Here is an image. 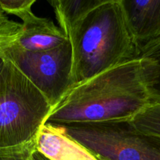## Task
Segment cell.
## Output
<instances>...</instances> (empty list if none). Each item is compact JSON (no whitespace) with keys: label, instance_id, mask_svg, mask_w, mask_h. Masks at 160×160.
<instances>
[{"label":"cell","instance_id":"6da1fadb","mask_svg":"<svg viewBox=\"0 0 160 160\" xmlns=\"http://www.w3.org/2000/svg\"><path fill=\"white\" fill-rule=\"evenodd\" d=\"M150 103L141 60L135 58L74 85L45 123L64 127L131 120Z\"/></svg>","mask_w":160,"mask_h":160},{"label":"cell","instance_id":"52a82bcc","mask_svg":"<svg viewBox=\"0 0 160 160\" xmlns=\"http://www.w3.org/2000/svg\"><path fill=\"white\" fill-rule=\"evenodd\" d=\"M36 152L48 160H98L66 133L64 127L45 123L35 139Z\"/></svg>","mask_w":160,"mask_h":160},{"label":"cell","instance_id":"ba28073f","mask_svg":"<svg viewBox=\"0 0 160 160\" xmlns=\"http://www.w3.org/2000/svg\"><path fill=\"white\" fill-rule=\"evenodd\" d=\"M22 29L16 45L27 51H46L68 41L59 27L51 20L31 12L22 19Z\"/></svg>","mask_w":160,"mask_h":160},{"label":"cell","instance_id":"277c9868","mask_svg":"<svg viewBox=\"0 0 160 160\" xmlns=\"http://www.w3.org/2000/svg\"><path fill=\"white\" fill-rule=\"evenodd\" d=\"M64 128L98 160H160V138L139 131L130 120Z\"/></svg>","mask_w":160,"mask_h":160},{"label":"cell","instance_id":"9a60e30c","mask_svg":"<svg viewBox=\"0 0 160 160\" xmlns=\"http://www.w3.org/2000/svg\"><path fill=\"white\" fill-rule=\"evenodd\" d=\"M6 58L5 56L4 53H3V48L0 46V73L3 71V68H4L5 65H6Z\"/></svg>","mask_w":160,"mask_h":160},{"label":"cell","instance_id":"7c38bea8","mask_svg":"<svg viewBox=\"0 0 160 160\" xmlns=\"http://www.w3.org/2000/svg\"><path fill=\"white\" fill-rule=\"evenodd\" d=\"M35 141L14 148L0 149V160H34Z\"/></svg>","mask_w":160,"mask_h":160},{"label":"cell","instance_id":"5bb4252c","mask_svg":"<svg viewBox=\"0 0 160 160\" xmlns=\"http://www.w3.org/2000/svg\"><path fill=\"white\" fill-rule=\"evenodd\" d=\"M21 23L9 20L0 24V46L3 50L12 44L15 43L21 34Z\"/></svg>","mask_w":160,"mask_h":160},{"label":"cell","instance_id":"2e32d148","mask_svg":"<svg viewBox=\"0 0 160 160\" xmlns=\"http://www.w3.org/2000/svg\"><path fill=\"white\" fill-rule=\"evenodd\" d=\"M9 20H10L8 18L6 14L5 13L4 11L3 10L2 7L0 6V24H3V23H7V22H9Z\"/></svg>","mask_w":160,"mask_h":160},{"label":"cell","instance_id":"8992f818","mask_svg":"<svg viewBox=\"0 0 160 160\" xmlns=\"http://www.w3.org/2000/svg\"><path fill=\"white\" fill-rule=\"evenodd\" d=\"M121 4L139 55L160 38V0H121Z\"/></svg>","mask_w":160,"mask_h":160},{"label":"cell","instance_id":"7a4b0ae2","mask_svg":"<svg viewBox=\"0 0 160 160\" xmlns=\"http://www.w3.org/2000/svg\"><path fill=\"white\" fill-rule=\"evenodd\" d=\"M67 38L72 46L73 86L138 56L121 0H104Z\"/></svg>","mask_w":160,"mask_h":160},{"label":"cell","instance_id":"4fadbf2b","mask_svg":"<svg viewBox=\"0 0 160 160\" xmlns=\"http://www.w3.org/2000/svg\"><path fill=\"white\" fill-rule=\"evenodd\" d=\"M35 0H0V6L6 14H11L20 19L32 12Z\"/></svg>","mask_w":160,"mask_h":160},{"label":"cell","instance_id":"30bf717a","mask_svg":"<svg viewBox=\"0 0 160 160\" xmlns=\"http://www.w3.org/2000/svg\"><path fill=\"white\" fill-rule=\"evenodd\" d=\"M137 58L142 63L151 102H160V38L141 49Z\"/></svg>","mask_w":160,"mask_h":160},{"label":"cell","instance_id":"e0dca14e","mask_svg":"<svg viewBox=\"0 0 160 160\" xmlns=\"http://www.w3.org/2000/svg\"><path fill=\"white\" fill-rule=\"evenodd\" d=\"M34 160H48V159H45L44 156H42V155L39 154V152H35V153L34 155Z\"/></svg>","mask_w":160,"mask_h":160},{"label":"cell","instance_id":"5b68a950","mask_svg":"<svg viewBox=\"0 0 160 160\" xmlns=\"http://www.w3.org/2000/svg\"><path fill=\"white\" fill-rule=\"evenodd\" d=\"M3 53L45 95L52 108L73 87L69 41L40 52L27 51L13 43L4 48Z\"/></svg>","mask_w":160,"mask_h":160},{"label":"cell","instance_id":"8fae6325","mask_svg":"<svg viewBox=\"0 0 160 160\" xmlns=\"http://www.w3.org/2000/svg\"><path fill=\"white\" fill-rule=\"evenodd\" d=\"M130 121L139 131L160 138V102H151Z\"/></svg>","mask_w":160,"mask_h":160},{"label":"cell","instance_id":"3957f363","mask_svg":"<svg viewBox=\"0 0 160 160\" xmlns=\"http://www.w3.org/2000/svg\"><path fill=\"white\" fill-rule=\"evenodd\" d=\"M51 109L45 95L6 59L0 73V149L35 142Z\"/></svg>","mask_w":160,"mask_h":160},{"label":"cell","instance_id":"9c48e42d","mask_svg":"<svg viewBox=\"0 0 160 160\" xmlns=\"http://www.w3.org/2000/svg\"><path fill=\"white\" fill-rule=\"evenodd\" d=\"M104 0H53L49 1L56 20L67 37L74 26Z\"/></svg>","mask_w":160,"mask_h":160}]
</instances>
